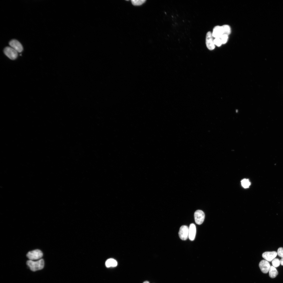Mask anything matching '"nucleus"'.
<instances>
[{
  "label": "nucleus",
  "instance_id": "obj_11",
  "mask_svg": "<svg viewBox=\"0 0 283 283\" xmlns=\"http://www.w3.org/2000/svg\"><path fill=\"white\" fill-rule=\"evenodd\" d=\"M223 34L222 26H217L214 27L212 33L213 37L215 38H220Z\"/></svg>",
  "mask_w": 283,
  "mask_h": 283
},
{
  "label": "nucleus",
  "instance_id": "obj_15",
  "mask_svg": "<svg viewBox=\"0 0 283 283\" xmlns=\"http://www.w3.org/2000/svg\"><path fill=\"white\" fill-rule=\"evenodd\" d=\"M223 28L224 34H226L227 35H229L231 33V28L230 26L228 25H225L222 26Z\"/></svg>",
  "mask_w": 283,
  "mask_h": 283
},
{
  "label": "nucleus",
  "instance_id": "obj_3",
  "mask_svg": "<svg viewBox=\"0 0 283 283\" xmlns=\"http://www.w3.org/2000/svg\"><path fill=\"white\" fill-rule=\"evenodd\" d=\"M27 257L31 260H35L40 259L43 256V253L41 251L36 250L29 252L27 255Z\"/></svg>",
  "mask_w": 283,
  "mask_h": 283
},
{
  "label": "nucleus",
  "instance_id": "obj_14",
  "mask_svg": "<svg viewBox=\"0 0 283 283\" xmlns=\"http://www.w3.org/2000/svg\"><path fill=\"white\" fill-rule=\"evenodd\" d=\"M241 182L242 186L245 188H249L251 185V182L248 179H244L241 181Z\"/></svg>",
  "mask_w": 283,
  "mask_h": 283
},
{
  "label": "nucleus",
  "instance_id": "obj_5",
  "mask_svg": "<svg viewBox=\"0 0 283 283\" xmlns=\"http://www.w3.org/2000/svg\"><path fill=\"white\" fill-rule=\"evenodd\" d=\"M195 221L196 224L201 225L204 222L205 217L204 212L201 210L196 211L194 214Z\"/></svg>",
  "mask_w": 283,
  "mask_h": 283
},
{
  "label": "nucleus",
  "instance_id": "obj_22",
  "mask_svg": "<svg viewBox=\"0 0 283 283\" xmlns=\"http://www.w3.org/2000/svg\"><path fill=\"white\" fill-rule=\"evenodd\" d=\"M143 283H150V282L148 281H146L144 282Z\"/></svg>",
  "mask_w": 283,
  "mask_h": 283
},
{
  "label": "nucleus",
  "instance_id": "obj_13",
  "mask_svg": "<svg viewBox=\"0 0 283 283\" xmlns=\"http://www.w3.org/2000/svg\"><path fill=\"white\" fill-rule=\"evenodd\" d=\"M269 272V276L271 278H275L278 274L277 270L273 266H270Z\"/></svg>",
  "mask_w": 283,
  "mask_h": 283
},
{
  "label": "nucleus",
  "instance_id": "obj_7",
  "mask_svg": "<svg viewBox=\"0 0 283 283\" xmlns=\"http://www.w3.org/2000/svg\"><path fill=\"white\" fill-rule=\"evenodd\" d=\"M9 44L11 48L16 51L18 53H21L23 51V48L22 45L17 40H12L9 42Z\"/></svg>",
  "mask_w": 283,
  "mask_h": 283
},
{
  "label": "nucleus",
  "instance_id": "obj_12",
  "mask_svg": "<svg viewBox=\"0 0 283 283\" xmlns=\"http://www.w3.org/2000/svg\"><path fill=\"white\" fill-rule=\"evenodd\" d=\"M117 261L113 259H110L108 260L106 262V265L107 267L108 268L115 267L117 266Z\"/></svg>",
  "mask_w": 283,
  "mask_h": 283
},
{
  "label": "nucleus",
  "instance_id": "obj_4",
  "mask_svg": "<svg viewBox=\"0 0 283 283\" xmlns=\"http://www.w3.org/2000/svg\"><path fill=\"white\" fill-rule=\"evenodd\" d=\"M212 33L210 32L207 34L206 37V44L207 48L210 50H214L215 48Z\"/></svg>",
  "mask_w": 283,
  "mask_h": 283
},
{
  "label": "nucleus",
  "instance_id": "obj_8",
  "mask_svg": "<svg viewBox=\"0 0 283 283\" xmlns=\"http://www.w3.org/2000/svg\"><path fill=\"white\" fill-rule=\"evenodd\" d=\"M259 267L263 273H267L269 271L270 266L268 261L266 260H263L260 262Z\"/></svg>",
  "mask_w": 283,
  "mask_h": 283
},
{
  "label": "nucleus",
  "instance_id": "obj_18",
  "mask_svg": "<svg viewBox=\"0 0 283 283\" xmlns=\"http://www.w3.org/2000/svg\"><path fill=\"white\" fill-rule=\"evenodd\" d=\"M220 38L222 44H224L227 41L228 39V35L226 34H223Z\"/></svg>",
  "mask_w": 283,
  "mask_h": 283
},
{
  "label": "nucleus",
  "instance_id": "obj_10",
  "mask_svg": "<svg viewBox=\"0 0 283 283\" xmlns=\"http://www.w3.org/2000/svg\"><path fill=\"white\" fill-rule=\"evenodd\" d=\"M277 253L275 251L266 252L262 255V257L268 262H271L276 256Z\"/></svg>",
  "mask_w": 283,
  "mask_h": 283
},
{
  "label": "nucleus",
  "instance_id": "obj_16",
  "mask_svg": "<svg viewBox=\"0 0 283 283\" xmlns=\"http://www.w3.org/2000/svg\"><path fill=\"white\" fill-rule=\"evenodd\" d=\"M146 1L145 0H132V4L134 6H139L142 5Z\"/></svg>",
  "mask_w": 283,
  "mask_h": 283
},
{
  "label": "nucleus",
  "instance_id": "obj_19",
  "mask_svg": "<svg viewBox=\"0 0 283 283\" xmlns=\"http://www.w3.org/2000/svg\"><path fill=\"white\" fill-rule=\"evenodd\" d=\"M214 43L215 45L218 46H220L222 44L220 38H215L214 39Z\"/></svg>",
  "mask_w": 283,
  "mask_h": 283
},
{
  "label": "nucleus",
  "instance_id": "obj_6",
  "mask_svg": "<svg viewBox=\"0 0 283 283\" xmlns=\"http://www.w3.org/2000/svg\"><path fill=\"white\" fill-rule=\"evenodd\" d=\"M179 234L181 240L183 241L187 240L188 237V227L186 225L182 226L180 228Z\"/></svg>",
  "mask_w": 283,
  "mask_h": 283
},
{
  "label": "nucleus",
  "instance_id": "obj_20",
  "mask_svg": "<svg viewBox=\"0 0 283 283\" xmlns=\"http://www.w3.org/2000/svg\"><path fill=\"white\" fill-rule=\"evenodd\" d=\"M277 254L280 257L283 258V248H280L277 251Z\"/></svg>",
  "mask_w": 283,
  "mask_h": 283
},
{
  "label": "nucleus",
  "instance_id": "obj_1",
  "mask_svg": "<svg viewBox=\"0 0 283 283\" xmlns=\"http://www.w3.org/2000/svg\"><path fill=\"white\" fill-rule=\"evenodd\" d=\"M27 264L30 269L34 272L42 269L44 266V261L43 259L34 261L29 260L27 261Z\"/></svg>",
  "mask_w": 283,
  "mask_h": 283
},
{
  "label": "nucleus",
  "instance_id": "obj_17",
  "mask_svg": "<svg viewBox=\"0 0 283 283\" xmlns=\"http://www.w3.org/2000/svg\"><path fill=\"white\" fill-rule=\"evenodd\" d=\"M272 263L273 267H277L280 265V260L278 259L275 258L272 261Z\"/></svg>",
  "mask_w": 283,
  "mask_h": 283
},
{
  "label": "nucleus",
  "instance_id": "obj_2",
  "mask_svg": "<svg viewBox=\"0 0 283 283\" xmlns=\"http://www.w3.org/2000/svg\"><path fill=\"white\" fill-rule=\"evenodd\" d=\"M4 53L9 59L15 60L18 56V52L11 47H7L4 50Z\"/></svg>",
  "mask_w": 283,
  "mask_h": 283
},
{
  "label": "nucleus",
  "instance_id": "obj_9",
  "mask_svg": "<svg viewBox=\"0 0 283 283\" xmlns=\"http://www.w3.org/2000/svg\"><path fill=\"white\" fill-rule=\"evenodd\" d=\"M196 234V227L195 225L193 223L190 224L189 228L188 238L192 241H194L195 238Z\"/></svg>",
  "mask_w": 283,
  "mask_h": 283
},
{
  "label": "nucleus",
  "instance_id": "obj_21",
  "mask_svg": "<svg viewBox=\"0 0 283 283\" xmlns=\"http://www.w3.org/2000/svg\"><path fill=\"white\" fill-rule=\"evenodd\" d=\"M280 264L282 266H283V258H282L280 260Z\"/></svg>",
  "mask_w": 283,
  "mask_h": 283
}]
</instances>
